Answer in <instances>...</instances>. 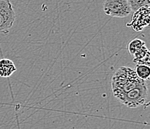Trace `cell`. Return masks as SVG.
Masks as SVG:
<instances>
[{"instance_id": "1", "label": "cell", "mask_w": 150, "mask_h": 129, "mask_svg": "<svg viewBox=\"0 0 150 129\" xmlns=\"http://www.w3.org/2000/svg\"><path fill=\"white\" fill-rule=\"evenodd\" d=\"M146 81L137 76L134 70L122 66L116 71L111 79L113 95L119 100L135 88L146 85Z\"/></svg>"}, {"instance_id": "2", "label": "cell", "mask_w": 150, "mask_h": 129, "mask_svg": "<svg viewBox=\"0 0 150 129\" xmlns=\"http://www.w3.org/2000/svg\"><path fill=\"white\" fill-rule=\"evenodd\" d=\"M15 19L16 14L10 0H0V35L9 33Z\"/></svg>"}, {"instance_id": "3", "label": "cell", "mask_w": 150, "mask_h": 129, "mask_svg": "<svg viewBox=\"0 0 150 129\" xmlns=\"http://www.w3.org/2000/svg\"><path fill=\"white\" fill-rule=\"evenodd\" d=\"M103 11L108 16L119 18L127 17L132 12L127 0H105Z\"/></svg>"}, {"instance_id": "4", "label": "cell", "mask_w": 150, "mask_h": 129, "mask_svg": "<svg viewBox=\"0 0 150 129\" xmlns=\"http://www.w3.org/2000/svg\"><path fill=\"white\" fill-rule=\"evenodd\" d=\"M150 8L149 5H144L134 11L132 20L126 26L131 27L136 32H141L149 25Z\"/></svg>"}, {"instance_id": "5", "label": "cell", "mask_w": 150, "mask_h": 129, "mask_svg": "<svg viewBox=\"0 0 150 129\" xmlns=\"http://www.w3.org/2000/svg\"><path fill=\"white\" fill-rule=\"evenodd\" d=\"M16 70L17 68L13 62L10 59L3 58L0 60V77L2 78L10 77Z\"/></svg>"}, {"instance_id": "6", "label": "cell", "mask_w": 150, "mask_h": 129, "mask_svg": "<svg viewBox=\"0 0 150 129\" xmlns=\"http://www.w3.org/2000/svg\"><path fill=\"white\" fill-rule=\"evenodd\" d=\"M136 74L140 78L145 81H149L150 77V68L149 66L144 64H136L135 66Z\"/></svg>"}, {"instance_id": "7", "label": "cell", "mask_w": 150, "mask_h": 129, "mask_svg": "<svg viewBox=\"0 0 150 129\" xmlns=\"http://www.w3.org/2000/svg\"><path fill=\"white\" fill-rule=\"evenodd\" d=\"M145 45L146 43L144 40H140V39H134L129 43V46H128V50H129L130 55L132 56L136 51H138Z\"/></svg>"}, {"instance_id": "8", "label": "cell", "mask_w": 150, "mask_h": 129, "mask_svg": "<svg viewBox=\"0 0 150 129\" xmlns=\"http://www.w3.org/2000/svg\"><path fill=\"white\" fill-rule=\"evenodd\" d=\"M150 54L148 48L146 47V46H144L141 49L138 50V51H136L134 54L132 56L134 57L133 62L134 63H137L139 61H140L141 59H143L144 58H145L147 55Z\"/></svg>"}, {"instance_id": "9", "label": "cell", "mask_w": 150, "mask_h": 129, "mask_svg": "<svg viewBox=\"0 0 150 129\" xmlns=\"http://www.w3.org/2000/svg\"><path fill=\"white\" fill-rule=\"evenodd\" d=\"M132 11L134 12L144 5H149V0H127Z\"/></svg>"}]
</instances>
